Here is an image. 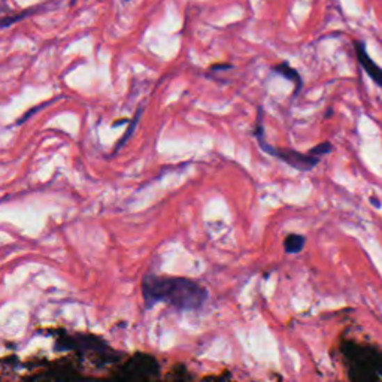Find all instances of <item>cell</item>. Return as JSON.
<instances>
[{
	"instance_id": "cell-1",
	"label": "cell",
	"mask_w": 382,
	"mask_h": 382,
	"mask_svg": "<svg viewBox=\"0 0 382 382\" xmlns=\"http://www.w3.org/2000/svg\"><path fill=\"white\" fill-rule=\"evenodd\" d=\"M142 297L147 309L157 303H168L180 311H198L208 302L209 293L189 278L148 273L142 280Z\"/></svg>"
},
{
	"instance_id": "cell-7",
	"label": "cell",
	"mask_w": 382,
	"mask_h": 382,
	"mask_svg": "<svg viewBox=\"0 0 382 382\" xmlns=\"http://www.w3.org/2000/svg\"><path fill=\"white\" fill-rule=\"evenodd\" d=\"M142 112H143V109H142V108L139 109V112H136L135 118L132 120L130 126H129V129H127V133H126V135H124V136L121 138V141L118 142V145H117V148H116V151H113V152H117V151H118V150L124 145V143H126V142L130 139V136L133 135V132H135V129H136V126H138V122H139V118H141V116H142Z\"/></svg>"
},
{
	"instance_id": "cell-6",
	"label": "cell",
	"mask_w": 382,
	"mask_h": 382,
	"mask_svg": "<svg viewBox=\"0 0 382 382\" xmlns=\"http://www.w3.org/2000/svg\"><path fill=\"white\" fill-rule=\"evenodd\" d=\"M36 11H38V8H35V9H24V11H22V13H15V14H11V15L0 17V29L11 27L13 24H15L18 22H23L24 18L33 15Z\"/></svg>"
},
{
	"instance_id": "cell-8",
	"label": "cell",
	"mask_w": 382,
	"mask_h": 382,
	"mask_svg": "<svg viewBox=\"0 0 382 382\" xmlns=\"http://www.w3.org/2000/svg\"><path fill=\"white\" fill-rule=\"evenodd\" d=\"M332 151H333L332 143L321 142V143H318V145H315V147H312L311 150H309V154H312V156L321 159L323 156H327V154H330Z\"/></svg>"
},
{
	"instance_id": "cell-5",
	"label": "cell",
	"mask_w": 382,
	"mask_h": 382,
	"mask_svg": "<svg viewBox=\"0 0 382 382\" xmlns=\"http://www.w3.org/2000/svg\"><path fill=\"white\" fill-rule=\"evenodd\" d=\"M306 245V237L303 234L292 233L284 239V250L287 254H299Z\"/></svg>"
},
{
	"instance_id": "cell-10",
	"label": "cell",
	"mask_w": 382,
	"mask_h": 382,
	"mask_svg": "<svg viewBox=\"0 0 382 382\" xmlns=\"http://www.w3.org/2000/svg\"><path fill=\"white\" fill-rule=\"evenodd\" d=\"M370 202H372V205H374L375 206V208H381V203H379V200L378 199H375V198H370Z\"/></svg>"
},
{
	"instance_id": "cell-11",
	"label": "cell",
	"mask_w": 382,
	"mask_h": 382,
	"mask_svg": "<svg viewBox=\"0 0 382 382\" xmlns=\"http://www.w3.org/2000/svg\"><path fill=\"white\" fill-rule=\"evenodd\" d=\"M124 2H130V0H124Z\"/></svg>"
},
{
	"instance_id": "cell-2",
	"label": "cell",
	"mask_w": 382,
	"mask_h": 382,
	"mask_svg": "<svg viewBox=\"0 0 382 382\" xmlns=\"http://www.w3.org/2000/svg\"><path fill=\"white\" fill-rule=\"evenodd\" d=\"M254 135L257 138V141H259L260 147L264 152L269 154V156L281 160L282 163L288 164V166L293 168V169H297L301 172H308V170H312L317 164L319 163V157H315L312 156V154H303V152H299L296 150H281V148H275L272 145H269V143L266 142V138H264V124H263V109L260 108L259 109V117H257V122H255V129H254Z\"/></svg>"
},
{
	"instance_id": "cell-3",
	"label": "cell",
	"mask_w": 382,
	"mask_h": 382,
	"mask_svg": "<svg viewBox=\"0 0 382 382\" xmlns=\"http://www.w3.org/2000/svg\"><path fill=\"white\" fill-rule=\"evenodd\" d=\"M354 51L360 66L363 67V70L367 74V77L375 82L378 87L382 88V67L378 66L372 57L367 54L366 44L363 40H354Z\"/></svg>"
},
{
	"instance_id": "cell-9",
	"label": "cell",
	"mask_w": 382,
	"mask_h": 382,
	"mask_svg": "<svg viewBox=\"0 0 382 382\" xmlns=\"http://www.w3.org/2000/svg\"><path fill=\"white\" fill-rule=\"evenodd\" d=\"M224 69H232V65H216L212 67V70H224Z\"/></svg>"
},
{
	"instance_id": "cell-4",
	"label": "cell",
	"mask_w": 382,
	"mask_h": 382,
	"mask_svg": "<svg viewBox=\"0 0 382 382\" xmlns=\"http://www.w3.org/2000/svg\"><path fill=\"white\" fill-rule=\"evenodd\" d=\"M272 72L276 75H281L282 78L292 81L294 84V96H297L299 93H301L302 87H303V79L299 74V70H296L294 67L290 66V63H287V61H282L280 65H275L272 67Z\"/></svg>"
}]
</instances>
